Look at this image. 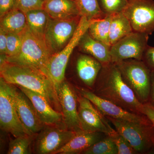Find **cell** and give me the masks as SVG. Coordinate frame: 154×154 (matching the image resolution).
<instances>
[{
  "label": "cell",
  "mask_w": 154,
  "mask_h": 154,
  "mask_svg": "<svg viewBox=\"0 0 154 154\" xmlns=\"http://www.w3.org/2000/svg\"><path fill=\"white\" fill-rule=\"evenodd\" d=\"M1 77L7 82L34 91L43 96L57 111L61 107L55 86L47 75L40 70L5 62L0 66Z\"/></svg>",
  "instance_id": "obj_1"
},
{
  "label": "cell",
  "mask_w": 154,
  "mask_h": 154,
  "mask_svg": "<svg viewBox=\"0 0 154 154\" xmlns=\"http://www.w3.org/2000/svg\"><path fill=\"white\" fill-rule=\"evenodd\" d=\"M93 89L92 92L102 99L129 112L143 114V104L124 82L115 64L111 63L102 66Z\"/></svg>",
  "instance_id": "obj_2"
},
{
  "label": "cell",
  "mask_w": 154,
  "mask_h": 154,
  "mask_svg": "<svg viewBox=\"0 0 154 154\" xmlns=\"http://www.w3.org/2000/svg\"><path fill=\"white\" fill-rule=\"evenodd\" d=\"M124 82L142 104L149 102L152 70L143 60H125L114 63Z\"/></svg>",
  "instance_id": "obj_3"
},
{
  "label": "cell",
  "mask_w": 154,
  "mask_h": 154,
  "mask_svg": "<svg viewBox=\"0 0 154 154\" xmlns=\"http://www.w3.org/2000/svg\"><path fill=\"white\" fill-rule=\"evenodd\" d=\"M51 56L44 42L35 37L28 28L23 33L20 50L13 56L7 57L6 62L36 68L45 74L46 67Z\"/></svg>",
  "instance_id": "obj_4"
},
{
  "label": "cell",
  "mask_w": 154,
  "mask_h": 154,
  "mask_svg": "<svg viewBox=\"0 0 154 154\" xmlns=\"http://www.w3.org/2000/svg\"><path fill=\"white\" fill-rule=\"evenodd\" d=\"M105 116L137 154L148 153L154 151V126L152 122L136 123Z\"/></svg>",
  "instance_id": "obj_5"
},
{
  "label": "cell",
  "mask_w": 154,
  "mask_h": 154,
  "mask_svg": "<svg viewBox=\"0 0 154 154\" xmlns=\"http://www.w3.org/2000/svg\"><path fill=\"white\" fill-rule=\"evenodd\" d=\"M90 21L81 17L79 23L73 36L69 43L60 51L51 56L45 70V74L50 78L57 91L64 81L67 65L74 50L78 46L80 40L88 30Z\"/></svg>",
  "instance_id": "obj_6"
},
{
  "label": "cell",
  "mask_w": 154,
  "mask_h": 154,
  "mask_svg": "<svg viewBox=\"0 0 154 154\" xmlns=\"http://www.w3.org/2000/svg\"><path fill=\"white\" fill-rule=\"evenodd\" d=\"M0 127L1 129L14 137L28 134L17 114L11 85L2 77H0Z\"/></svg>",
  "instance_id": "obj_7"
},
{
  "label": "cell",
  "mask_w": 154,
  "mask_h": 154,
  "mask_svg": "<svg viewBox=\"0 0 154 154\" xmlns=\"http://www.w3.org/2000/svg\"><path fill=\"white\" fill-rule=\"evenodd\" d=\"M122 13L134 31L149 35L154 32V0H128Z\"/></svg>",
  "instance_id": "obj_8"
},
{
  "label": "cell",
  "mask_w": 154,
  "mask_h": 154,
  "mask_svg": "<svg viewBox=\"0 0 154 154\" xmlns=\"http://www.w3.org/2000/svg\"><path fill=\"white\" fill-rule=\"evenodd\" d=\"M148 34L133 31L110 47L111 63L134 59L143 60L148 47Z\"/></svg>",
  "instance_id": "obj_9"
},
{
  "label": "cell",
  "mask_w": 154,
  "mask_h": 154,
  "mask_svg": "<svg viewBox=\"0 0 154 154\" xmlns=\"http://www.w3.org/2000/svg\"><path fill=\"white\" fill-rule=\"evenodd\" d=\"M77 102L79 105L78 114L82 130L102 133L109 136L116 131L112 128L106 117L89 99L80 94L77 96Z\"/></svg>",
  "instance_id": "obj_10"
},
{
  "label": "cell",
  "mask_w": 154,
  "mask_h": 154,
  "mask_svg": "<svg viewBox=\"0 0 154 154\" xmlns=\"http://www.w3.org/2000/svg\"><path fill=\"white\" fill-rule=\"evenodd\" d=\"M76 133L64 127L45 125L35 136L34 152L38 154H53L65 145Z\"/></svg>",
  "instance_id": "obj_11"
},
{
  "label": "cell",
  "mask_w": 154,
  "mask_h": 154,
  "mask_svg": "<svg viewBox=\"0 0 154 154\" xmlns=\"http://www.w3.org/2000/svg\"><path fill=\"white\" fill-rule=\"evenodd\" d=\"M81 17L67 20L51 19L45 37V42L51 55L60 51L74 34Z\"/></svg>",
  "instance_id": "obj_12"
},
{
  "label": "cell",
  "mask_w": 154,
  "mask_h": 154,
  "mask_svg": "<svg viewBox=\"0 0 154 154\" xmlns=\"http://www.w3.org/2000/svg\"><path fill=\"white\" fill-rule=\"evenodd\" d=\"M80 94L89 99L105 116L116 119L139 123L151 122L146 116L129 112L113 102L102 99L92 91L81 88L79 90Z\"/></svg>",
  "instance_id": "obj_13"
},
{
  "label": "cell",
  "mask_w": 154,
  "mask_h": 154,
  "mask_svg": "<svg viewBox=\"0 0 154 154\" xmlns=\"http://www.w3.org/2000/svg\"><path fill=\"white\" fill-rule=\"evenodd\" d=\"M17 114L28 134L36 135L45 126L40 121L30 99L17 86L11 84Z\"/></svg>",
  "instance_id": "obj_14"
},
{
  "label": "cell",
  "mask_w": 154,
  "mask_h": 154,
  "mask_svg": "<svg viewBox=\"0 0 154 154\" xmlns=\"http://www.w3.org/2000/svg\"><path fill=\"white\" fill-rule=\"evenodd\" d=\"M63 122L67 129L75 132L82 131L78 108L77 96L67 82L64 81L57 90Z\"/></svg>",
  "instance_id": "obj_15"
},
{
  "label": "cell",
  "mask_w": 154,
  "mask_h": 154,
  "mask_svg": "<svg viewBox=\"0 0 154 154\" xmlns=\"http://www.w3.org/2000/svg\"><path fill=\"white\" fill-rule=\"evenodd\" d=\"M16 86L30 99L38 118L45 125H57L66 127L62 113L54 109L44 97L22 86Z\"/></svg>",
  "instance_id": "obj_16"
},
{
  "label": "cell",
  "mask_w": 154,
  "mask_h": 154,
  "mask_svg": "<svg viewBox=\"0 0 154 154\" xmlns=\"http://www.w3.org/2000/svg\"><path fill=\"white\" fill-rule=\"evenodd\" d=\"M101 132L82 131L75 134L68 142L53 154H82L89 147L106 136Z\"/></svg>",
  "instance_id": "obj_17"
},
{
  "label": "cell",
  "mask_w": 154,
  "mask_h": 154,
  "mask_svg": "<svg viewBox=\"0 0 154 154\" xmlns=\"http://www.w3.org/2000/svg\"><path fill=\"white\" fill-rule=\"evenodd\" d=\"M42 9L55 20H67L81 17L76 2L75 0H47Z\"/></svg>",
  "instance_id": "obj_18"
},
{
  "label": "cell",
  "mask_w": 154,
  "mask_h": 154,
  "mask_svg": "<svg viewBox=\"0 0 154 154\" xmlns=\"http://www.w3.org/2000/svg\"><path fill=\"white\" fill-rule=\"evenodd\" d=\"M102 68L100 62L88 54H81L77 59L78 76L86 86L91 89L94 88Z\"/></svg>",
  "instance_id": "obj_19"
},
{
  "label": "cell",
  "mask_w": 154,
  "mask_h": 154,
  "mask_svg": "<svg viewBox=\"0 0 154 154\" xmlns=\"http://www.w3.org/2000/svg\"><path fill=\"white\" fill-rule=\"evenodd\" d=\"M78 46L80 51L95 58L102 66L111 63L110 46L93 38L88 30L81 38Z\"/></svg>",
  "instance_id": "obj_20"
},
{
  "label": "cell",
  "mask_w": 154,
  "mask_h": 154,
  "mask_svg": "<svg viewBox=\"0 0 154 154\" xmlns=\"http://www.w3.org/2000/svg\"><path fill=\"white\" fill-rule=\"evenodd\" d=\"M25 14L28 28L31 33L45 44V33L51 18L43 9L29 11Z\"/></svg>",
  "instance_id": "obj_21"
},
{
  "label": "cell",
  "mask_w": 154,
  "mask_h": 154,
  "mask_svg": "<svg viewBox=\"0 0 154 154\" xmlns=\"http://www.w3.org/2000/svg\"><path fill=\"white\" fill-rule=\"evenodd\" d=\"M28 28L25 13L17 8L1 17L0 28L7 33H22Z\"/></svg>",
  "instance_id": "obj_22"
},
{
  "label": "cell",
  "mask_w": 154,
  "mask_h": 154,
  "mask_svg": "<svg viewBox=\"0 0 154 154\" xmlns=\"http://www.w3.org/2000/svg\"><path fill=\"white\" fill-rule=\"evenodd\" d=\"M133 31L130 22L123 13L111 15L109 31L111 46Z\"/></svg>",
  "instance_id": "obj_23"
},
{
  "label": "cell",
  "mask_w": 154,
  "mask_h": 154,
  "mask_svg": "<svg viewBox=\"0 0 154 154\" xmlns=\"http://www.w3.org/2000/svg\"><path fill=\"white\" fill-rule=\"evenodd\" d=\"M111 15L90 20L88 32L93 38L110 46L109 31Z\"/></svg>",
  "instance_id": "obj_24"
},
{
  "label": "cell",
  "mask_w": 154,
  "mask_h": 154,
  "mask_svg": "<svg viewBox=\"0 0 154 154\" xmlns=\"http://www.w3.org/2000/svg\"><path fill=\"white\" fill-rule=\"evenodd\" d=\"M81 17H85L88 20L105 17L98 0H76Z\"/></svg>",
  "instance_id": "obj_25"
},
{
  "label": "cell",
  "mask_w": 154,
  "mask_h": 154,
  "mask_svg": "<svg viewBox=\"0 0 154 154\" xmlns=\"http://www.w3.org/2000/svg\"><path fill=\"white\" fill-rule=\"evenodd\" d=\"M36 135L25 134L10 140L8 154H29L30 145L34 140Z\"/></svg>",
  "instance_id": "obj_26"
},
{
  "label": "cell",
  "mask_w": 154,
  "mask_h": 154,
  "mask_svg": "<svg viewBox=\"0 0 154 154\" xmlns=\"http://www.w3.org/2000/svg\"><path fill=\"white\" fill-rule=\"evenodd\" d=\"M117 148L112 138L106 135L82 153L83 154H117Z\"/></svg>",
  "instance_id": "obj_27"
},
{
  "label": "cell",
  "mask_w": 154,
  "mask_h": 154,
  "mask_svg": "<svg viewBox=\"0 0 154 154\" xmlns=\"http://www.w3.org/2000/svg\"><path fill=\"white\" fill-rule=\"evenodd\" d=\"M100 8L105 15L122 13L128 0H98Z\"/></svg>",
  "instance_id": "obj_28"
},
{
  "label": "cell",
  "mask_w": 154,
  "mask_h": 154,
  "mask_svg": "<svg viewBox=\"0 0 154 154\" xmlns=\"http://www.w3.org/2000/svg\"><path fill=\"white\" fill-rule=\"evenodd\" d=\"M24 32L20 33H7V45L6 55L13 56L20 50L23 41Z\"/></svg>",
  "instance_id": "obj_29"
},
{
  "label": "cell",
  "mask_w": 154,
  "mask_h": 154,
  "mask_svg": "<svg viewBox=\"0 0 154 154\" xmlns=\"http://www.w3.org/2000/svg\"><path fill=\"white\" fill-rule=\"evenodd\" d=\"M110 137L116 146L118 152L117 154H137L129 143L119 134L117 131H116Z\"/></svg>",
  "instance_id": "obj_30"
},
{
  "label": "cell",
  "mask_w": 154,
  "mask_h": 154,
  "mask_svg": "<svg viewBox=\"0 0 154 154\" xmlns=\"http://www.w3.org/2000/svg\"><path fill=\"white\" fill-rule=\"evenodd\" d=\"M16 8L25 13L32 10L42 9L44 2L42 0H16Z\"/></svg>",
  "instance_id": "obj_31"
},
{
  "label": "cell",
  "mask_w": 154,
  "mask_h": 154,
  "mask_svg": "<svg viewBox=\"0 0 154 154\" xmlns=\"http://www.w3.org/2000/svg\"><path fill=\"white\" fill-rule=\"evenodd\" d=\"M143 60L151 70H154V47L148 46Z\"/></svg>",
  "instance_id": "obj_32"
},
{
  "label": "cell",
  "mask_w": 154,
  "mask_h": 154,
  "mask_svg": "<svg viewBox=\"0 0 154 154\" xmlns=\"http://www.w3.org/2000/svg\"><path fill=\"white\" fill-rule=\"evenodd\" d=\"M15 8L16 0H0V18Z\"/></svg>",
  "instance_id": "obj_33"
},
{
  "label": "cell",
  "mask_w": 154,
  "mask_h": 154,
  "mask_svg": "<svg viewBox=\"0 0 154 154\" xmlns=\"http://www.w3.org/2000/svg\"><path fill=\"white\" fill-rule=\"evenodd\" d=\"M142 113L147 117L154 126V106L150 102H148L143 104Z\"/></svg>",
  "instance_id": "obj_34"
},
{
  "label": "cell",
  "mask_w": 154,
  "mask_h": 154,
  "mask_svg": "<svg viewBox=\"0 0 154 154\" xmlns=\"http://www.w3.org/2000/svg\"><path fill=\"white\" fill-rule=\"evenodd\" d=\"M7 33L0 28V53L6 54L7 52Z\"/></svg>",
  "instance_id": "obj_35"
},
{
  "label": "cell",
  "mask_w": 154,
  "mask_h": 154,
  "mask_svg": "<svg viewBox=\"0 0 154 154\" xmlns=\"http://www.w3.org/2000/svg\"><path fill=\"white\" fill-rule=\"evenodd\" d=\"M149 102L154 106V70L151 72V85Z\"/></svg>",
  "instance_id": "obj_36"
},
{
  "label": "cell",
  "mask_w": 154,
  "mask_h": 154,
  "mask_svg": "<svg viewBox=\"0 0 154 154\" xmlns=\"http://www.w3.org/2000/svg\"><path fill=\"white\" fill-rule=\"evenodd\" d=\"M42 1H43V2H45V1H47V0H42Z\"/></svg>",
  "instance_id": "obj_37"
},
{
  "label": "cell",
  "mask_w": 154,
  "mask_h": 154,
  "mask_svg": "<svg viewBox=\"0 0 154 154\" xmlns=\"http://www.w3.org/2000/svg\"><path fill=\"white\" fill-rule=\"evenodd\" d=\"M75 1H76V0H75Z\"/></svg>",
  "instance_id": "obj_38"
}]
</instances>
